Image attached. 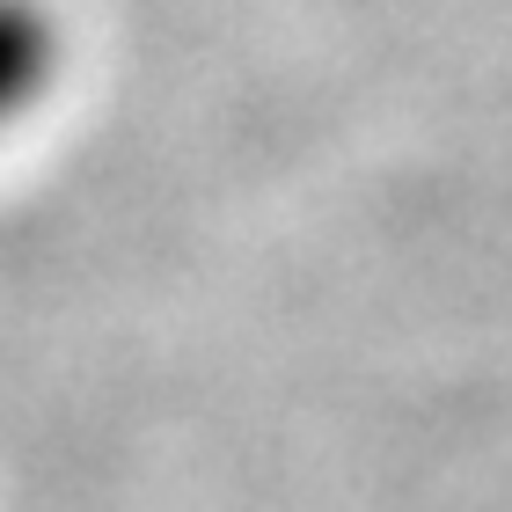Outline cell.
Instances as JSON below:
<instances>
[{
    "label": "cell",
    "mask_w": 512,
    "mask_h": 512,
    "mask_svg": "<svg viewBox=\"0 0 512 512\" xmlns=\"http://www.w3.org/2000/svg\"><path fill=\"white\" fill-rule=\"evenodd\" d=\"M52 52H59L52 15L30 8V0H0V132L44 96V81H52Z\"/></svg>",
    "instance_id": "1"
}]
</instances>
